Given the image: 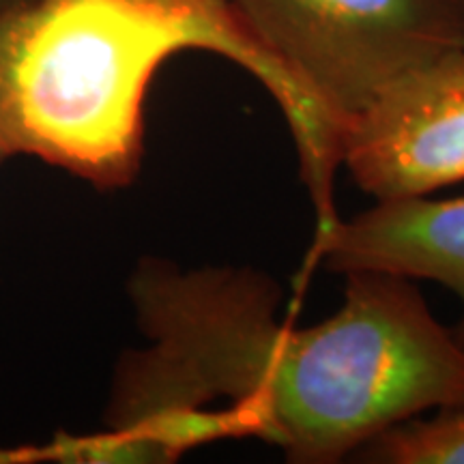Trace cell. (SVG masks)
I'll use <instances>...</instances> for the list:
<instances>
[{
  "mask_svg": "<svg viewBox=\"0 0 464 464\" xmlns=\"http://www.w3.org/2000/svg\"><path fill=\"white\" fill-rule=\"evenodd\" d=\"M346 276L340 310L295 327L263 271L142 258L127 295L147 346L116 363L103 432L65 454L168 462L213 440L258 439L290 462L332 464L400 421L464 402L462 342L413 280Z\"/></svg>",
  "mask_w": 464,
  "mask_h": 464,
  "instance_id": "6da1fadb",
  "label": "cell"
},
{
  "mask_svg": "<svg viewBox=\"0 0 464 464\" xmlns=\"http://www.w3.org/2000/svg\"><path fill=\"white\" fill-rule=\"evenodd\" d=\"M183 50L224 56L269 91L316 226L332 224L340 127L230 0H22L0 14V144L97 189L125 188L142 166L150 80Z\"/></svg>",
  "mask_w": 464,
  "mask_h": 464,
  "instance_id": "7a4b0ae2",
  "label": "cell"
},
{
  "mask_svg": "<svg viewBox=\"0 0 464 464\" xmlns=\"http://www.w3.org/2000/svg\"><path fill=\"white\" fill-rule=\"evenodd\" d=\"M340 131L387 86L464 48V0H230Z\"/></svg>",
  "mask_w": 464,
  "mask_h": 464,
  "instance_id": "3957f363",
  "label": "cell"
},
{
  "mask_svg": "<svg viewBox=\"0 0 464 464\" xmlns=\"http://www.w3.org/2000/svg\"><path fill=\"white\" fill-rule=\"evenodd\" d=\"M340 166L376 200L464 181V48L402 75L348 121Z\"/></svg>",
  "mask_w": 464,
  "mask_h": 464,
  "instance_id": "277c9868",
  "label": "cell"
},
{
  "mask_svg": "<svg viewBox=\"0 0 464 464\" xmlns=\"http://www.w3.org/2000/svg\"><path fill=\"white\" fill-rule=\"evenodd\" d=\"M310 256L338 274L385 271L450 288L462 301V318L451 332L464 346V198L379 200L314 232Z\"/></svg>",
  "mask_w": 464,
  "mask_h": 464,
  "instance_id": "5b68a950",
  "label": "cell"
},
{
  "mask_svg": "<svg viewBox=\"0 0 464 464\" xmlns=\"http://www.w3.org/2000/svg\"><path fill=\"white\" fill-rule=\"evenodd\" d=\"M353 456L382 464H464V402L437 409L428 420L400 421Z\"/></svg>",
  "mask_w": 464,
  "mask_h": 464,
  "instance_id": "8992f818",
  "label": "cell"
},
{
  "mask_svg": "<svg viewBox=\"0 0 464 464\" xmlns=\"http://www.w3.org/2000/svg\"><path fill=\"white\" fill-rule=\"evenodd\" d=\"M22 0H0V14H5V11H9L11 7H15V5H20Z\"/></svg>",
  "mask_w": 464,
  "mask_h": 464,
  "instance_id": "52a82bcc",
  "label": "cell"
},
{
  "mask_svg": "<svg viewBox=\"0 0 464 464\" xmlns=\"http://www.w3.org/2000/svg\"><path fill=\"white\" fill-rule=\"evenodd\" d=\"M5 160H9V155H7V150L3 149V144H0V166H3Z\"/></svg>",
  "mask_w": 464,
  "mask_h": 464,
  "instance_id": "ba28073f",
  "label": "cell"
}]
</instances>
